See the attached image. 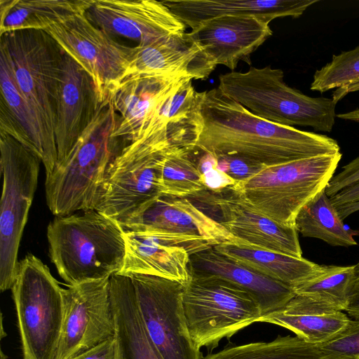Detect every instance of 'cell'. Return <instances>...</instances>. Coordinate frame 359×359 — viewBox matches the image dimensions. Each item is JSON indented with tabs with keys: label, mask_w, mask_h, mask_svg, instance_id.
I'll return each instance as SVG.
<instances>
[{
	"label": "cell",
	"mask_w": 359,
	"mask_h": 359,
	"mask_svg": "<svg viewBox=\"0 0 359 359\" xmlns=\"http://www.w3.org/2000/svg\"><path fill=\"white\" fill-rule=\"evenodd\" d=\"M330 198L335 207L359 201V182L344 189Z\"/></svg>",
	"instance_id": "obj_40"
},
{
	"label": "cell",
	"mask_w": 359,
	"mask_h": 359,
	"mask_svg": "<svg viewBox=\"0 0 359 359\" xmlns=\"http://www.w3.org/2000/svg\"><path fill=\"white\" fill-rule=\"evenodd\" d=\"M359 80V46L334 55L332 60L316 71L311 89L324 93Z\"/></svg>",
	"instance_id": "obj_33"
},
{
	"label": "cell",
	"mask_w": 359,
	"mask_h": 359,
	"mask_svg": "<svg viewBox=\"0 0 359 359\" xmlns=\"http://www.w3.org/2000/svg\"><path fill=\"white\" fill-rule=\"evenodd\" d=\"M47 238L50 260L68 285L110 278L123 266V230L96 210L55 217Z\"/></svg>",
	"instance_id": "obj_2"
},
{
	"label": "cell",
	"mask_w": 359,
	"mask_h": 359,
	"mask_svg": "<svg viewBox=\"0 0 359 359\" xmlns=\"http://www.w3.org/2000/svg\"><path fill=\"white\" fill-rule=\"evenodd\" d=\"M172 149L151 135L130 142L110 164L95 210L120 225L144 211L163 195V163Z\"/></svg>",
	"instance_id": "obj_6"
},
{
	"label": "cell",
	"mask_w": 359,
	"mask_h": 359,
	"mask_svg": "<svg viewBox=\"0 0 359 359\" xmlns=\"http://www.w3.org/2000/svg\"><path fill=\"white\" fill-rule=\"evenodd\" d=\"M109 278L63 290L64 320L55 359H73L115 337Z\"/></svg>",
	"instance_id": "obj_14"
},
{
	"label": "cell",
	"mask_w": 359,
	"mask_h": 359,
	"mask_svg": "<svg viewBox=\"0 0 359 359\" xmlns=\"http://www.w3.org/2000/svg\"><path fill=\"white\" fill-rule=\"evenodd\" d=\"M0 132L34 153L50 174L57 162L46 144L40 123L18 89L8 55L0 47Z\"/></svg>",
	"instance_id": "obj_22"
},
{
	"label": "cell",
	"mask_w": 359,
	"mask_h": 359,
	"mask_svg": "<svg viewBox=\"0 0 359 359\" xmlns=\"http://www.w3.org/2000/svg\"><path fill=\"white\" fill-rule=\"evenodd\" d=\"M7 356L4 353L3 351L1 350V359H6Z\"/></svg>",
	"instance_id": "obj_44"
},
{
	"label": "cell",
	"mask_w": 359,
	"mask_h": 359,
	"mask_svg": "<svg viewBox=\"0 0 359 359\" xmlns=\"http://www.w3.org/2000/svg\"><path fill=\"white\" fill-rule=\"evenodd\" d=\"M354 278V265H317L305 280L292 287L297 295L320 302L337 311H345Z\"/></svg>",
	"instance_id": "obj_30"
},
{
	"label": "cell",
	"mask_w": 359,
	"mask_h": 359,
	"mask_svg": "<svg viewBox=\"0 0 359 359\" xmlns=\"http://www.w3.org/2000/svg\"><path fill=\"white\" fill-rule=\"evenodd\" d=\"M351 317L359 319V262L354 265V278L349 303L345 310Z\"/></svg>",
	"instance_id": "obj_39"
},
{
	"label": "cell",
	"mask_w": 359,
	"mask_h": 359,
	"mask_svg": "<svg viewBox=\"0 0 359 359\" xmlns=\"http://www.w3.org/2000/svg\"><path fill=\"white\" fill-rule=\"evenodd\" d=\"M280 69L251 67L245 72L231 71L219 76L217 88L255 115L287 126H309L332 130L337 102L311 97L287 86Z\"/></svg>",
	"instance_id": "obj_4"
},
{
	"label": "cell",
	"mask_w": 359,
	"mask_h": 359,
	"mask_svg": "<svg viewBox=\"0 0 359 359\" xmlns=\"http://www.w3.org/2000/svg\"><path fill=\"white\" fill-rule=\"evenodd\" d=\"M202 359H325L316 344L298 337L278 336L268 342L227 346Z\"/></svg>",
	"instance_id": "obj_31"
},
{
	"label": "cell",
	"mask_w": 359,
	"mask_h": 359,
	"mask_svg": "<svg viewBox=\"0 0 359 359\" xmlns=\"http://www.w3.org/2000/svg\"><path fill=\"white\" fill-rule=\"evenodd\" d=\"M0 36V47L8 55L20 93L57 158L55 128L65 52L44 30H18Z\"/></svg>",
	"instance_id": "obj_5"
},
{
	"label": "cell",
	"mask_w": 359,
	"mask_h": 359,
	"mask_svg": "<svg viewBox=\"0 0 359 359\" xmlns=\"http://www.w3.org/2000/svg\"><path fill=\"white\" fill-rule=\"evenodd\" d=\"M359 182V156L342 168L333 176L325 188V194L333 196L344 189Z\"/></svg>",
	"instance_id": "obj_36"
},
{
	"label": "cell",
	"mask_w": 359,
	"mask_h": 359,
	"mask_svg": "<svg viewBox=\"0 0 359 359\" xmlns=\"http://www.w3.org/2000/svg\"><path fill=\"white\" fill-rule=\"evenodd\" d=\"M116 122L111 100L100 102L70 152L46 175V203L56 217L96 209L107 170L121 151L113 144Z\"/></svg>",
	"instance_id": "obj_3"
},
{
	"label": "cell",
	"mask_w": 359,
	"mask_h": 359,
	"mask_svg": "<svg viewBox=\"0 0 359 359\" xmlns=\"http://www.w3.org/2000/svg\"><path fill=\"white\" fill-rule=\"evenodd\" d=\"M241 244L302 258L295 226L276 222L258 210L234 185L189 197Z\"/></svg>",
	"instance_id": "obj_12"
},
{
	"label": "cell",
	"mask_w": 359,
	"mask_h": 359,
	"mask_svg": "<svg viewBox=\"0 0 359 359\" xmlns=\"http://www.w3.org/2000/svg\"><path fill=\"white\" fill-rule=\"evenodd\" d=\"M183 79L185 77H138L123 80L111 97L115 111L119 113L113 139L121 137L132 142L140 137L161 102Z\"/></svg>",
	"instance_id": "obj_23"
},
{
	"label": "cell",
	"mask_w": 359,
	"mask_h": 359,
	"mask_svg": "<svg viewBox=\"0 0 359 359\" xmlns=\"http://www.w3.org/2000/svg\"><path fill=\"white\" fill-rule=\"evenodd\" d=\"M109 281L115 337L122 359H163L147 332L131 278L116 273Z\"/></svg>",
	"instance_id": "obj_26"
},
{
	"label": "cell",
	"mask_w": 359,
	"mask_h": 359,
	"mask_svg": "<svg viewBox=\"0 0 359 359\" xmlns=\"http://www.w3.org/2000/svg\"><path fill=\"white\" fill-rule=\"evenodd\" d=\"M357 90H359V80L348 86L337 88L332 94V99L337 102L348 93Z\"/></svg>",
	"instance_id": "obj_41"
},
{
	"label": "cell",
	"mask_w": 359,
	"mask_h": 359,
	"mask_svg": "<svg viewBox=\"0 0 359 359\" xmlns=\"http://www.w3.org/2000/svg\"><path fill=\"white\" fill-rule=\"evenodd\" d=\"M123 231H164L204 238L211 246L241 244L223 226L189 198L163 195L149 208L120 225Z\"/></svg>",
	"instance_id": "obj_20"
},
{
	"label": "cell",
	"mask_w": 359,
	"mask_h": 359,
	"mask_svg": "<svg viewBox=\"0 0 359 359\" xmlns=\"http://www.w3.org/2000/svg\"><path fill=\"white\" fill-rule=\"evenodd\" d=\"M94 0H15L0 15V35L18 30H45L73 14L86 12Z\"/></svg>",
	"instance_id": "obj_28"
},
{
	"label": "cell",
	"mask_w": 359,
	"mask_h": 359,
	"mask_svg": "<svg viewBox=\"0 0 359 359\" xmlns=\"http://www.w3.org/2000/svg\"><path fill=\"white\" fill-rule=\"evenodd\" d=\"M63 288L48 267L28 254L12 287L22 359H55L64 320Z\"/></svg>",
	"instance_id": "obj_7"
},
{
	"label": "cell",
	"mask_w": 359,
	"mask_h": 359,
	"mask_svg": "<svg viewBox=\"0 0 359 359\" xmlns=\"http://www.w3.org/2000/svg\"><path fill=\"white\" fill-rule=\"evenodd\" d=\"M318 0H165L170 10L194 29L222 15L255 16L269 22L278 18H299Z\"/></svg>",
	"instance_id": "obj_24"
},
{
	"label": "cell",
	"mask_w": 359,
	"mask_h": 359,
	"mask_svg": "<svg viewBox=\"0 0 359 359\" xmlns=\"http://www.w3.org/2000/svg\"><path fill=\"white\" fill-rule=\"evenodd\" d=\"M191 151L174 149L167 154L163 168V195L189 198L206 190L197 163L190 156Z\"/></svg>",
	"instance_id": "obj_32"
},
{
	"label": "cell",
	"mask_w": 359,
	"mask_h": 359,
	"mask_svg": "<svg viewBox=\"0 0 359 359\" xmlns=\"http://www.w3.org/2000/svg\"><path fill=\"white\" fill-rule=\"evenodd\" d=\"M147 332L163 359H202L189 334L183 307L184 285L144 274L129 276Z\"/></svg>",
	"instance_id": "obj_13"
},
{
	"label": "cell",
	"mask_w": 359,
	"mask_h": 359,
	"mask_svg": "<svg viewBox=\"0 0 359 359\" xmlns=\"http://www.w3.org/2000/svg\"><path fill=\"white\" fill-rule=\"evenodd\" d=\"M217 168L226 173L237 182L245 180L265 166L234 156L217 158Z\"/></svg>",
	"instance_id": "obj_35"
},
{
	"label": "cell",
	"mask_w": 359,
	"mask_h": 359,
	"mask_svg": "<svg viewBox=\"0 0 359 359\" xmlns=\"http://www.w3.org/2000/svg\"><path fill=\"white\" fill-rule=\"evenodd\" d=\"M183 307L191 339L197 349L214 348L223 338L259 322L263 316L247 291L223 279L189 276Z\"/></svg>",
	"instance_id": "obj_9"
},
{
	"label": "cell",
	"mask_w": 359,
	"mask_h": 359,
	"mask_svg": "<svg viewBox=\"0 0 359 359\" xmlns=\"http://www.w3.org/2000/svg\"><path fill=\"white\" fill-rule=\"evenodd\" d=\"M336 116L341 119L351 121L359 123V108L348 112L337 114Z\"/></svg>",
	"instance_id": "obj_43"
},
{
	"label": "cell",
	"mask_w": 359,
	"mask_h": 359,
	"mask_svg": "<svg viewBox=\"0 0 359 359\" xmlns=\"http://www.w3.org/2000/svg\"><path fill=\"white\" fill-rule=\"evenodd\" d=\"M336 208L339 215L344 220L351 214L359 211V201L339 205L336 207Z\"/></svg>",
	"instance_id": "obj_42"
},
{
	"label": "cell",
	"mask_w": 359,
	"mask_h": 359,
	"mask_svg": "<svg viewBox=\"0 0 359 359\" xmlns=\"http://www.w3.org/2000/svg\"><path fill=\"white\" fill-rule=\"evenodd\" d=\"M196 149L216 158L234 156L265 167L340 152L327 136L262 118L223 94L203 91Z\"/></svg>",
	"instance_id": "obj_1"
},
{
	"label": "cell",
	"mask_w": 359,
	"mask_h": 359,
	"mask_svg": "<svg viewBox=\"0 0 359 359\" xmlns=\"http://www.w3.org/2000/svg\"><path fill=\"white\" fill-rule=\"evenodd\" d=\"M214 247L237 263L291 287L305 280L318 265L304 257L243 244L224 243Z\"/></svg>",
	"instance_id": "obj_27"
},
{
	"label": "cell",
	"mask_w": 359,
	"mask_h": 359,
	"mask_svg": "<svg viewBox=\"0 0 359 359\" xmlns=\"http://www.w3.org/2000/svg\"><path fill=\"white\" fill-rule=\"evenodd\" d=\"M269 22L255 16L222 15L203 22L187 39L201 47L217 66L233 71L240 61L250 57L271 35Z\"/></svg>",
	"instance_id": "obj_17"
},
{
	"label": "cell",
	"mask_w": 359,
	"mask_h": 359,
	"mask_svg": "<svg viewBox=\"0 0 359 359\" xmlns=\"http://www.w3.org/2000/svg\"><path fill=\"white\" fill-rule=\"evenodd\" d=\"M349 320L346 314L341 311L295 294L280 309L263 315L259 322L285 327L299 338L318 345L334 337Z\"/></svg>",
	"instance_id": "obj_25"
},
{
	"label": "cell",
	"mask_w": 359,
	"mask_h": 359,
	"mask_svg": "<svg viewBox=\"0 0 359 359\" xmlns=\"http://www.w3.org/2000/svg\"><path fill=\"white\" fill-rule=\"evenodd\" d=\"M202 182L206 190L219 191L237 183L226 173L214 168L205 172L201 177Z\"/></svg>",
	"instance_id": "obj_38"
},
{
	"label": "cell",
	"mask_w": 359,
	"mask_h": 359,
	"mask_svg": "<svg viewBox=\"0 0 359 359\" xmlns=\"http://www.w3.org/2000/svg\"><path fill=\"white\" fill-rule=\"evenodd\" d=\"M3 188L0 214V289L11 290L18 250L36 189L40 159L9 135L0 132Z\"/></svg>",
	"instance_id": "obj_10"
},
{
	"label": "cell",
	"mask_w": 359,
	"mask_h": 359,
	"mask_svg": "<svg viewBox=\"0 0 359 359\" xmlns=\"http://www.w3.org/2000/svg\"><path fill=\"white\" fill-rule=\"evenodd\" d=\"M186 33L133 47V57L123 80L138 77L208 79L217 65L201 47L187 39Z\"/></svg>",
	"instance_id": "obj_19"
},
{
	"label": "cell",
	"mask_w": 359,
	"mask_h": 359,
	"mask_svg": "<svg viewBox=\"0 0 359 359\" xmlns=\"http://www.w3.org/2000/svg\"><path fill=\"white\" fill-rule=\"evenodd\" d=\"M86 15L109 35L133 40L137 46L186 33V25L156 0H94Z\"/></svg>",
	"instance_id": "obj_16"
},
{
	"label": "cell",
	"mask_w": 359,
	"mask_h": 359,
	"mask_svg": "<svg viewBox=\"0 0 359 359\" xmlns=\"http://www.w3.org/2000/svg\"><path fill=\"white\" fill-rule=\"evenodd\" d=\"M190 276L212 277L229 281L250 294L263 315L285 306L295 294L291 286L262 275L210 246L190 256Z\"/></svg>",
	"instance_id": "obj_21"
},
{
	"label": "cell",
	"mask_w": 359,
	"mask_h": 359,
	"mask_svg": "<svg viewBox=\"0 0 359 359\" xmlns=\"http://www.w3.org/2000/svg\"><path fill=\"white\" fill-rule=\"evenodd\" d=\"M294 226L304 237L318 238L332 246L356 245L354 237L359 235V231L343 223L325 189L301 209Z\"/></svg>",
	"instance_id": "obj_29"
},
{
	"label": "cell",
	"mask_w": 359,
	"mask_h": 359,
	"mask_svg": "<svg viewBox=\"0 0 359 359\" xmlns=\"http://www.w3.org/2000/svg\"><path fill=\"white\" fill-rule=\"evenodd\" d=\"M126 253L118 274H144L184 285L189 279L190 256L211 246L204 238L164 231H123Z\"/></svg>",
	"instance_id": "obj_15"
},
{
	"label": "cell",
	"mask_w": 359,
	"mask_h": 359,
	"mask_svg": "<svg viewBox=\"0 0 359 359\" xmlns=\"http://www.w3.org/2000/svg\"><path fill=\"white\" fill-rule=\"evenodd\" d=\"M44 31L90 75L100 102L111 100L126 76L133 48L118 43L93 25L86 12L62 19Z\"/></svg>",
	"instance_id": "obj_11"
},
{
	"label": "cell",
	"mask_w": 359,
	"mask_h": 359,
	"mask_svg": "<svg viewBox=\"0 0 359 359\" xmlns=\"http://www.w3.org/2000/svg\"><path fill=\"white\" fill-rule=\"evenodd\" d=\"M73 359H122L116 337L107 340Z\"/></svg>",
	"instance_id": "obj_37"
},
{
	"label": "cell",
	"mask_w": 359,
	"mask_h": 359,
	"mask_svg": "<svg viewBox=\"0 0 359 359\" xmlns=\"http://www.w3.org/2000/svg\"><path fill=\"white\" fill-rule=\"evenodd\" d=\"M317 346L325 359H359V319H350L337 334Z\"/></svg>",
	"instance_id": "obj_34"
},
{
	"label": "cell",
	"mask_w": 359,
	"mask_h": 359,
	"mask_svg": "<svg viewBox=\"0 0 359 359\" xmlns=\"http://www.w3.org/2000/svg\"><path fill=\"white\" fill-rule=\"evenodd\" d=\"M341 156L338 152L265 167L235 186L261 212L294 226L301 209L326 188Z\"/></svg>",
	"instance_id": "obj_8"
},
{
	"label": "cell",
	"mask_w": 359,
	"mask_h": 359,
	"mask_svg": "<svg viewBox=\"0 0 359 359\" xmlns=\"http://www.w3.org/2000/svg\"><path fill=\"white\" fill-rule=\"evenodd\" d=\"M100 104L90 75L65 53L55 128L57 163L70 152L94 118Z\"/></svg>",
	"instance_id": "obj_18"
}]
</instances>
